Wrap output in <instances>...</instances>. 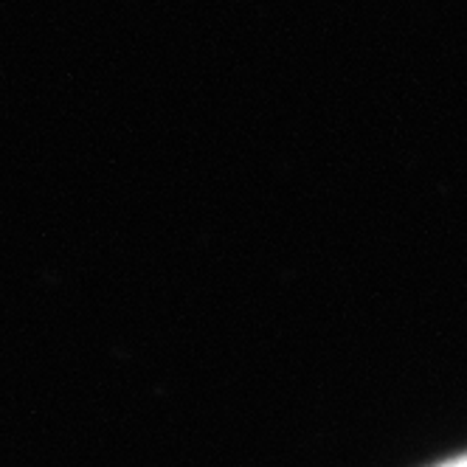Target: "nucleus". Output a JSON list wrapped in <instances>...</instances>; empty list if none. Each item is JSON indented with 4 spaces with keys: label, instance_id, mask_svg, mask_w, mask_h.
Listing matches in <instances>:
<instances>
[{
    "label": "nucleus",
    "instance_id": "nucleus-1",
    "mask_svg": "<svg viewBox=\"0 0 467 467\" xmlns=\"http://www.w3.org/2000/svg\"><path fill=\"white\" fill-rule=\"evenodd\" d=\"M437 467H467V456H456V459H451L445 464H437Z\"/></svg>",
    "mask_w": 467,
    "mask_h": 467
}]
</instances>
